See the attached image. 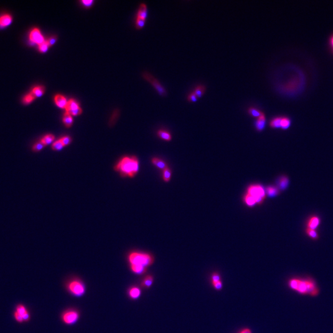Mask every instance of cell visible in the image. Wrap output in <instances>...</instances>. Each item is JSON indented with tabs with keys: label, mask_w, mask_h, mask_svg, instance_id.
<instances>
[{
	"label": "cell",
	"mask_w": 333,
	"mask_h": 333,
	"mask_svg": "<svg viewBox=\"0 0 333 333\" xmlns=\"http://www.w3.org/2000/svg\"><path fill=\"white\" fill-rule=\"evenodd\" d=\"M288 288L299 295L316 297L319 294V288L316 280L311 276H294L290 278Z\"/></svg>",
	"instance_id": "1"
},
{
	"label": "cell",
	"mask_w": 333,
	"mask_h": 333,
	"mask_svg": "<svg viewBox=\"0 0 333 333\" xmlns=\"http://www.w3.org/2000/svg\"><path fill=\"white\" fill-rule=\"evenodd\" d=\"M115 169L124 176L133 177L139 170L138 160L135 157H125L119 162Z\"/></svg>",
	"instance_id": "2"
},
{
	"label": "cell",
	"mask_w": 333,
	"mask_h": 333,
	"mask_svg": "<svg viewBox=\"0 0 333 333\" xmlns=\"http://www.w3.org/2000/svg\"><path fill=\"white\" fill-rule=\"evenodd\" d=\"M129 261L130 265H142L147 268L154 263V259L149 254L132 252L129 256Z\"/></svg>",
	"instance_id": "3"
},
{
	"label": "cell",
	"mask_w": 333,
	"mask_h": 333,
	"mask_svg": "<svg viewBox=\"0 0 333 333\" xmlns=\"http://www.w3.org/2000/svg\"><path fill=\"white\" fill-rule=\"evenodd\" d=\"M247 194L252 196L257 204H262L265 199V191L264 188L259 185L250 186L247 189Z\"/></svg>",
	"instance_id": "4"
},
{
	"label": "cell",
	"mask_w": 333,
	"mask_h": 333,
	"mask_svg": "<svg viewBox=\"0 0 333 333\" xmlns=\"http://www.w3.org/2000/svg\"><path fill=\"white\" fill-rule=\"evenodd\" d=\"M67 289L73 296L76 297L83 296L86 291L84 284L78 279L70 281L67 285Z\"/></svg>",
	"instance_id": "5"
},
{
	"label": "cell",
	"mask_w": 333,
	"mask_h": 333,
	"mask_svg": "<svg viewBox=\"0 0 333 333\" xmlns=\"http://www.w3.org/2000/svg\"><path fill=\"white\" fill-rule=\"evenodd\" d=\"M143 76L145 79L147 80L149 82H150L152 84V85L155 88V89L157 91V92L160 95L163 96L166 95V89L164 88L163 86L161 85V84L158 82V80L156 79L153 77L150 73L147 72L145 73Z\"/></svg>",
	"instance_id": "6"
},
{
	"label": "cell",
	"mask_w": 333,
	"mask_h": 333,
	"mask_svg": "<svg viewBox=\"0 0 333 333\" xmlns=\"http://www.w3.org/2000/svg\"><path fill=\"white\" fill-rule=\"evenodd\" d=\"M79 318L78 312L73 310H67L63 313L62 318L63 322L67 325H73L77 322Z\"/></svg>",
	"instance_id": "7"
},
{
	"label": "cell",
	"mask_w": 333,
	"mask_h": 333,
	"mask_svg": "<svg viewBox=\"0 0 333 333\" xmlns=\"http://www.w3.org/2000/svg\"><path fill=\"white\" fill-rule=\"evenodd\" d=\"M29 40L30 42L33 44H37L40 45L45 42L44 37L41 33L40 30L38 29H33L29 34Z\"/></svg>",
	"instance_id": "8"
},
{
	"label": "cell",
	"mask_w": 333,
	"mask_h": 333,
	"mask_svg": "<svg viewBox=\"0 0 333 333\" xmlns=\"http://www.w3.org/2000/svg\"><path fill=\"white\" fill-rule=\"evenodd\" d=\"M66 110V112L70 114L71 116H79V115L81 114L82 112V109L79 107L77 102L73 99H70L68 101Z\"/></svg>",
	"instance_id": "9"
},
{
	"label": "cell",
	"mask_w": 333,
	"mask_h": 333,
	"mask_svg": "<svg viewBox=\"0 0 333 333\" xmlns=\"http://www.w3.org/2000/svg\"><path fill=\"white\" fill-rule=\"evenodd\" d=\"M320 222H321V220H320L319 216L316 215H312L307 222V228L316 230L317 227L319 225Z\"/></svg>",
	"instance_id": "10"
},
{
	"label": "cell",
	"mask_w": 333,
	"mask_h": 333,
	"mask_svg": "<svg viewBox=\"0 0 333 333\" xmlns=\"http://www.w3.org/2000/svg\"><path fill=\"white\" fill-rule=\"evenodd\" d=\"M266 125V117L265 114L262 115L259 118L257 119L255 123V129L258 132H262L264 130Z\"/></svg>",
	"instance_id": "11"
},
{
	"label": "cell",
	"mask_w": 333,
	"mask_h": 333,
	"mask_svg": "<svg viewBox=\"0 0 333 333\" xmlns=\"http://www.w3.org/2000/svg\"><path fill=\"white\" fill-rule=\"evenodd\" d=\"M12 22V17L10 14H3L0 16V27H8Z\"/></svg>",
	"instance_id": "12"
},
{
	"label": "cell",
	"mask_w": 333,
	"mask_h": 333,
	"mask_svg": "<svg viewBox=\"0 0 333 333\" xmlns=\"http://www.w3.org/2000/svg\"><path fill=\"white\" fill-rule=\"evenodd\" d=\"M54 101L56 104L61 109H66L68 102L66 98L61 95H58L55 96Z\"/></svg>",
	"instance_id": "13"
},
{
	"label": "cell",
	"mask_w": 333,
	"mask_h": 333,
	"mask_svg": "<svg viewBox=\"0 0 333 333\" xmlns=\"http://www.w3.org/2000/svg\"><path fill=\"white\" fill-rule=\"evenodd\" d=\"M289 180L288 177L286 176H282L280 177L278 181V189H280L281 190L286 189L289 185Z\"/></svg>",
	"instance_id": "14"
},
{
	"label": "cell",
	"mask_w": 333,
	"mask_h": 333,
	"mask_svg": "<svg viewBox=\"0 0 333 333\" xmlns=\"http://www.w3.org/2000/svg\"><path fill=\"white\" fill-rule=\"evenodd\" d=\"M141 294H142V292L138 287H132L129 291V296L132 299H137L139 298L141 296Z\"/></svg>",
	"instance_id": "15"
},
{
	"label": "cell",
	"mask_w": 333,
	"mask_h": 333,
	"mask_svg": "<svg viewBox=\"0 0 333 333\" xmlns=\"http://www.w3.org/2000/svg\"><path fill=\"white\" fill-rule=\"evenodd\" d=\"M152 163L154 165L156 166H157V167L159 169H161V170H165V169H166L168 167L167 165H166V163L163 162V160L157 158V157H155V158H153L152 159Z\"/></svg>",
	"instance_id": "16"
},
{
	"label": "cell",
	"mask_w": 333,
	"mask_h": 333,
	"mask_svg": "<svg viewBox=\"0 0 333 333\" xmlns=\"http://www.w3.org/2000/svg\"><path fill=\"white\" fill-rule=\"evenodd\" d=\"M157 135L160 138L166 141V142H170L172 138V135L170 132L163 130H159L157 132Z\"/></svg>",
	"instance_id": "17"
},
{
	"label": "cell",
	"mask_w": 333,
	"mask_h": 333,
	"mask_svg": "<svg viewBox=\"0 0 333 333\" xmlns=\"http://www.w3.org/2000/svg\"><path fill=\"white\" fill-rule=\"evenodd\" d=\"M206 91V87L203 85H199L195 88L193 92L195 93V95L197 96L198 98H201L204 95Z\"/></svg>",
	"instance_id": "18"
},
{
	"label": "cell",
	"mask_w": 333,
	"mask_h": 333,
	"mask_svg": "<svg viewBox=\"0 0 333 333\" xmlns=\"http://www.w3.org/2000/svg\"><path fill=\"white\" fill-rule=\"evenodd\" d=\"M132 272L137 275H142L146 272V267L142 265H130Z\"/></svg>",
	"instance_id": "19"
},
{
	"label": "cell",
	"mask_w": 333,
	"mask_h": 333,
	"mask_svg": "<svg viewBox=\"0 0 333 333\" xmlns=\"http://www.w3.org/2000/svg\"><path fill=\"white\" fill-rule=\"evenodd\" d=\"M279 191L278 188L275 186H268L266 188V193L270 198L275 197L279 195Z\"/></svg>",
	"instance_id": "20"
},
{
	"label": "cell",
	"mask_w": 333,
	"mask_h": 333,
	"mask_svg": "<svg viewBox=\"0 0 333 333\" xmlns=\"http://www.w3.org/2000/svg\"><path fill=\"white\" fill-rule=\"evenodd\" d=\"M45 92V88L43 86H36L33 88L32 90V94L35 97L38 98L41 97Z\"/></svg>",
	"instance_id": "21"
},
{
	"label": "cell",
	"mask_w": 333,
	"mask_h": 333,
	"mask_svg": "<svg viewBox=\"0 0 333 333\" xmlns=\"http://www.w3.org/2000/svg\"><path fill=\"white\" fill-rule=\"evenodd\" d=\"M146 17H147V7L146 5L142 4L139 7L138 13V17L146 20Z\"/></svg>",
	"instance_id": "22"
},
{
	"label": "cell",
	"mask_w": 333,
	"mask_h": 333,
	"mask_svg": "<svg viewBox=\"0 0 333 333\" xmlns=\"http://www.w3.org/2000/svg\"><path fill=\"white\" fill-rule=\"evenodd\" d=\"M247 112L251 116H252L254 117H256L257 119L259 118L260 116H262V115L264 114V113L262 112V111H260V110H258L257 109H256V108L253 107H249L248 109Z\"/></svg>",
	"instance_id": "23"
},
{
	"label": "cell",
	"mask_w": 333,
	"mask_h": 333,
	"mask_svg": "<svg viewBox=\"0 0 333 333\" xmlns=\"http://www.w3.org/2000/svg\"><path fill=\"white\" fill-rule=\"evenodd\" d=\"M291 125V120L289 118L286 117H281V129L283 130H287Z\"/></svg>",
	"instance_id": "24"
},
{
	"label": "cell",
	"mask_w": 333,
	"mask_h": 333,
	"mask_svg": "<svg viewBox=\"0 0 333 333\" xmlns=\"http://www.w3.org/2000/svg\"><path fill=\"white\" fill-rule=\"evenodd\" d=\"M305 233L307 236L313 240H318L319 239V234L315 229H312L307 228L305 229Z\"/></svg>",
	"instance_id": "25"
},
{
	"label": "cell",
	"mask_w": 333,
	"mask_h": 333,
	"mask_svg": "<svg viewBox=\"0 0 333 333\" xmlns=\"http://www.w3.org/2000/svg\"><path fill=\"white\" fill-rule=\"evenodd\" d=\"M63 122L67 128L70 127L73 123V118L72 116L67 112L64 115Z\"/></svg>",
	"instance_id": "26"
},
{
	"label": "cell",
	"mask_w": 333,
	"mask_h": 333,
	"mask_svg": "<svg viewBox=\"0 0 333 333\" xmlns=\"http://www.w3.org/2000/svg\"><path fill=\"white\" fill-rule=\"evenodd\" d=\"M153 282H154V278L152 277V276L148 275L144 278L142 285L143 287L146 288H149L152 286Z\"/></svg>",
	"instance_id": "27"
},
{
	"label": "cell",
	"mask_w": 333,
	"mask_h": 333,
	"mask_svg": "<svg viewBox=\"0 0 333 333\" xmlns=\"http://www.w3.org/2000/svg\"><path fill=\"white\" fill-rule=\"evenodd\" d=\"M281 117H276L273 118L270 122V126L273 129H281Z\"/></svg>",
	"instance_id": "28"
},
{
	"label": "cell",
	"mask_w": 333,
	"mask_h": 333,
	"mask_svg": "<svg viewBox=\"0 0 333 333\" xmlns=\"http://www.w3.org/2000/svg\"><path fill=\"white\" fill-rule=\"evenodd\" d=\"M54 139V136L53 135L49 134V135H47L45 136L41 139L40 142H42L45 146H46V145H49L50 143H52Z\"/></svg>",
	"instance_id": "29"
},
{
	"label": "cell",
	"mask_w": 333,
	"mask_h": 333,
	"mask_svg": "<svg viewBox=\"0 0 333 333\" xmlns=\"http://www.w3.org/2000/svg\"><path fill=\"white\" fill-rule=\"evenodd\" d=\"M244 202L249 207H252V206H254V205H255L256 204V201H255V199L251 196H250L248 194H246L244 196Z\"/></svg>",
	"instance_id": "30"
},
{
	"label": "cell",
	"mask_w": 333,
	"mask_h": 333,
	"mask_svg": "<svg viewBox=\"0 0 333 333\" xmlns=\"http://www.w3.org/2000/svg\"><path fill=\"white\" fill-rule=\"evenodd\" d=\"M162 176H163V180L165 182H169L170 180L171 176H172V171L169 167L163 170Z\"/></svg>",
	"instance_id": "31"
},
{
	"label": "cell",
	"mask_w": 333,
	"mask_h": 333,
	"mask_svg": "<svg viewBox=\"0 0 333 333\" xmlns=\"http://www.w3.org/2000/svg\"><path fill=\"white\" fill-rule=\"evenodd\" d=\"M16 312H17L19 314L21 315L22 316L24 315L25 314H26L27 313L29 312L26 307L22 304H19L17 305Z\"/></svg>",
	"instance_id": "32"
},
{
	"label": "cell",
	"mask_w": 333,
	"mask_h": 333,
	"mask_svg": "<svg viewBox=\"0 0 333 333\" xmlns=\"http://www.w3.org/2000/svg\"><path fill=\"white\" fill-rule=\"evenodd\" d=\"M35 98V97L32 93H29L27 95H25L23 97V98L22 99V102H23V103L25 104H29L31 103L32 101H33Z\"/></svg>",
	"instance_id": "33"
},
{
	"label": "cell",
	"mask_w": 333,
	"mask_h": 333,
	"mask_svg": "<svg viewBox=\"0 0 333 333\" xmlns=\"http://www.w3.org/2000/svg\"><path fill=\"white\" fill-rule=\"evenodd\" d=\"M64 147V146L60 139L56 141L52 145V149L54 151H60Z\"/></svg>",
	"instance_id": "34"
},
{
	"label": "cell",
	"mask_w": 333,
	"mask_h": 333,
	"mask_svg": "<svg viewBox=\"0 0 333 333\" xmlns=\"http://www.w3.org/2000/svg\"><path fill=\"white\" fill-rule=\"evenodd\" d=\"M222 281L221 280V276H220V275L219 273H218L216 272H214L211 275V283H212V285L216 283V282H219V281Z\"/></svg>",
	"instance_id": "35"
},
{
	"label": "cell",
	"mask_w": 333,
	"mask_h": 333,
	"mask_svg": "<svg viewBox=\"0 0 333 333\" xmlns=\"http://www.w3.org/2000/svg\"><path fill=\"white\" fill-rule=\"evenodd\" d=\"M49 46L48 43H47L46 41H45L43 43L40 44V45H38V49H39V51H40L41 53H46L48 49Z\"/></svg>",
	"instance_id": "36"
},
{
	"label": "cell",
	"mask_w": 333,
	"mask_h": 333,
	"mask_svg": "<svg viewBox=\"0 0 333 333\" xmlns=\"http://www.w3.org/2000/svg\"><path fill=\"white\" fill-rule=\"evenodd\" d=\"M198 99V98L197 97V96L195 95V93L192 92L191 93H190L188 97H187V100L188 102H196Z\"/></svg>",
	"instance_id": "37"
},
{
	"label": "cell",
	"mask_w": 333,
	"mask_h": 333,
	"mask_svg": "<svg viewBox=\"0 0 333 333\" xmlns=\"http://www.w3.org/2000/svg\"><path fill=\"white\" fill-rule=\"evenodd\" d=\"M145 24V19H142V18H139V17L137 18L136 26V28L138 29H142L144 27Z\"/></svg>",
	"instance_id": "38"
},
{
	"label": "cell",
	"mask_w": 333,
	"mask_h": 333,
	"mask_svg": "<svg viewBox=\"0 0 333 333\" xmlns=\"http://www.w3.org/2000/svg\"><path fill=\"white\" fill-rule=\"evenodd\" d=\"M45 146L42 142H39V143H36L35 145H34V146H33L32 149L35 152H39L41 150H42Z\"/></svg>",
	"instance_id": "39"
},
{
	"label": "cell",
	"mask_w": 333,
	"mask_h": 333,
	"mask_svg": "<svg viewBox=\"0 0 333 333\" xmlns=\"http://www.w3.org/2000/svg\"><path fill=\"white\" fill-rule=\"evenodd\" d=\"M60 140L61 141V142L62 143V144L64 145V146L69 145L72 142V139L69 136L62 137L60 139Z\"/></svg>",
	"instance_id": "40"
},
{
	"label": "cell",
	"mask_w": 333,
	"mask_h": 333,
	"mask_svg": "<svg viewBox=\"0 0 333 333\" xmlns=\"http://www.w3.org/2000/svg\"><path fill=\"white\" fill-rule=\"evenodd\" d=\"M213 288L216 290V291H220L222 288H223V283L222 282V281H219V282H216L214 284L212 285Z\"/></svg>",
	"instance_id": "41"
},
{
	"label": "cell",
	"mask_w": 333,
	"mask_h": 333,
	"mask_svg": "<svg viewBox=\"0 0 333 333\" xmlns=\"http://www.w3.org/2000/svg\"><path fill=\"white\" fill-rule=\"evenodd\" d=\"M14 318L16 320V321L18 322V323H23V317L21 315L19 314L17 312H16L15 311V312L14 313Z\"/></svg>",
	"instance_id": "42"
},
{
	"label": "cell",
	"mask_w": 333,
	"mask_h": 333,
	"mask_svg": "<svg viewBox=\"0 0 333 333\" xmlns=\"http://www.w3.org/2000/svg\"><path fill=\"white\" fill-rule=\"evenodd\" d=\"M82 3L83 4V5L85 7L89 8L92 6L93 3V1H92V0H84V1L82 2Z\"/></svg>",
	"instance_id": "43"
},
{
	"label": "cell",
	"mask_w": 333,
	"mask_h": 333,
	"mask_svg": "<svg viewBox=\"0 0 333 333\" xmlns=\"http://www.w3.org/2000/svg\"><path fill=\"white\" fill-rule=\"evenodd\" d=\"M56 40H57V38H56V37H55V36H53V37H51V38H49V39H48V40H47L46 42H47V43H48L49 46H52V45H54V43H56Z\"/></svg>",
	"instance_id": "44"
},
{
	"label": "cell",
	"mask_w": 333,
	"mask_h": 333,
	"mask_svg": "<svg viewBox=\"0 0 333 333\" xmlns=\"http://www.w3.org/2000/svg\"><path fill=\"white\" fill-rule=\"evenodd\" d=\"M239 333H252V331L249 328H245L244 329H242Z\"/></svg>",
	"instance_id": "45"
},
{
	"label": "cell",
	"mask_w": 333,
	"mask_h": 333,
	"mask_svg": "<svg viewBox=\"0 0 333 333\" xmlns=\"http://www.w3.org/2000/svg\"><path fill=\"white\" fill-rule=\"evenodd\" d=\"M329 45H330V46L333 51V35L331 36L330 39H329Z\"/></svg>",
	"instance_id": "46"
}]
</instances>
